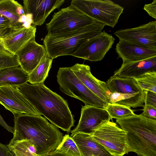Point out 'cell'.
I'll use <instances>...</instances> for the list:
<instances>
[{
	"label": "cell",
	"instance_id": "1",
	"mask_svg": "<svg viewBox=\"0 0 156 156\" xmlns=\"http://www.w3.org/2000/svg\"><path fill=\"white\" fill-rule=\"evenodd\" d=\"M19 91L43 115L58 128L68 133L75 120L67 101L50 90L44 83L17 86Z\"/></svg>",
	"mask_w": 156,
	"mask_h": 156
},
{
	"label": "cell",
	"instance_id": "2",
	"mask_svg": "<svg viewBox=\"0 0 156 156\" xmlns=\"http://www.w3.org/2000/svg\"><path fill=\"white\" fill-rule=\"evenodd\" d=\"M12 141L29 139L35 145L38 155L48 154L61 142L63 134L58 128L41 115H14Z\"/></svg>",
	"mask_w": 156,
	"mask_h": 156
},
{
	"label": "cell",
	"instance_id": "3",
	"mask_svg": "<svg viewBox=\"0 0 156 156\" xmlns=\"http://www.w3.org/2000/svg\"><path fill=\"white\" fill-rule=\"evenodd\" d=\"M126 132L128 152L139 156H156V119L135 114L116 119Z\"/></svg>",
	"mask_w": 156,
	"mask_h": 156
},
{
	"label": "cell",
	"instance_id": "4",
	"mask_svg": "<svg viewBox=\"0 0 156 156\" xmlns=\"http://www.w3.org/2000/svg\"><path fill=\"white\" fill-rule=\"evenodd\" d=\"M105 25L95 23L65 34L45 36L43 44L48 55L54 59L60 56H72L85 42L102 31Z\"/></svg>",
	"mask_w": 156,
	"mask_h": 156
},
{
	"label": "cell",
	"instance_id": "5",
	"mask_svg": "<svg viewBox=\"0 0 156 156\" xmlns=\"http://www.w3.org/2000/svg\"><path fill=\"white\" fill-rule=\"evenodd\" d=\"M57 79L61 91L80 100L85 105L105 108L108 104L90 90L74 74L70 67L59 68Z\"/></svg>",
	"mask_w": 156,
	"mask_h": 156
},
{
	"label": "cell",
	"instance_id": "6",
	"mask_svg": "<svg viewBox=\"0 0 156 156\" xmlns=\"http://www.w3.org/2000/svg\"><path fill=\"white\" fill-rule=\"evenodd\" d=\"M70 5L95 21L113 28L124 10L109 0H73Z\"/></svg>",
	"mask_w": 156,
	"mask_h": 156
},
{
	"label": "cell",
	"instance_id": "7",
	"mask_svg": "<svg viewBox=\"0 0 156 156\" xmlns=\"http://www.w3.org/2000/svg\"><path fill=\"white\" fill-rule=\"evenodd\" d=\"M96 21L70 5L55 13L46 23V27L48 34H60L78 30Z\"/></svg>",
	"mask_w": 156,
	"mask_h": 156
},
{
	"label": "cell",
	"instance_id": "8",
	"mask_svg": "<svg viewBox=\"0 0 156 156\" xmlns=\"http://www.w3.org/2000/svg\"><path fill=\"white\" fill-rule=\"evenodd\" d=\"M126 132L113 121L106 122L94 129L93 139L113 156L128 154Z\"/></svg>",
	"mask_w": 156,
	"mask_h": 156
},
{
	"label": "cell",
	"instance_id": "9",
	"mask_svg": "<svg viewBox=\"0 0 156 156\" xmlns=\"http://www.w3.org/2000/svg\"><path fill=\"white\" fill-rule=\"evenodd\" d=\"M0 104L14 115H41L33 105L18 90L17 86L0 87Z\"/></svg>",
	"mask_w": 156,
	"mask_h": 156
},
{
	"label": "cell",
	"instance_id": "10",
	"mask_svg": "<svg viewBox=\"0 0 156 156\" xmlns=\"http://www.w3.org/2000/svg\"><path fill=\"white\" fill-rule=\"evenodd\" d=\"M115 39L105 31L84 43L72 55L91 62L101 60Z\"/></svg>",
	"mask_w": 156,
	"mask_h": 156
},
{
	"label": "cell",
	"instance_id": "11",
	"mask_svg": "<svg viewBox=\"0 0 156 156\" xmlns=\"http://www.w3.org/2000/svg\"><path fill=\"white\" fill-rule=\"evenodd\" d=\"M119 40L156 50V21L137 27L118 30L114 33Z\"/></svg>",
	"mask_w": 156,
	"mask_h": 156
},
{
	"label": "cell",
	"instance_id": "12",
	"mask_svg": "<svg viewBox=\"0 0 156 156\" xmlns=\"http://www.w3.org/2000/svg\"><path fill=\"white\" fill-rule=\"evenodd\" d=\"M111 119L105 108L85 105L82 107L78 123L71 131L70 136L78 133L90 135L94 129Z\"/></svg>",
	"mask_w": 156,
	"mask_h": 156
},
{
	"label": "cell",
	"instance_id": "13",
	"mask_svg": "<svg viewBox=\"0 0 156 156\" xmlns=\"http://www.w3.org/2000/svg\"><path fill=\"white\" fill-rule=\"evenodd\" d=\"M64 0H24L23 6L25 14L31 16L33 25L41 26L50 14L58 9L65 2Z\"/></svg>",
	"mask_w": 156,
	"mask_h": 156
},
{
	"label": "cell",
	"instance_id": "14",
	"mask_svg": "<svg viewBox=\"0 0 156 156\" xmlns=\"http://www.w3.org/2000/svg\"><path fill=\"white\" fill-rule=\"evenodd\" d=\"M70 67L74 74L90 90L105 101L109 103L108 97L111 93L106 83L95 78L91 73L89 66L77 63Z\"/></svg>",
	"mask_w": 156,
	"mask_h": 156
},
{
	"label": "cell",
	"instance_id": "15",
	"mask_svg": "<svg viewBox=\"0 0 156 156\" xmlns=\"http://www.w3.org/2000/svg\"><path fill=\"white\" fill-rule=\"evenodd\" d=\"M35 37L31 39L16 55L20 66L29 74L47 54L44 45L37 43Z\"/></svg>",
	"mask_w": 156,
	"mask_h": 156
},
{
	"label": "cell",
	"instance_id": "16",
	"mask_svg": "<svg viewBox=\"0 0 156 156\" xmlns=\"http://www.w3.org/2000/svg\"><path fill=\"white\" fill-rule=\"evenodd\" d=\"M115 51L123 62L140 61L156 56V50L121 40L116 44Z\"/></svg>",
	"mask_w": 156,
	"mask_h": 156
},
{
	"label": "cell",
	"instance_id": "17",
	"mask_svg": "<svg viewBox=\"0 0 156 156\" xmlns=\"http://www.w3.org/2000/svg\"><path fill=\"white\" fill-rule=\"evenodd\" d=\"M35 26L33 25L28 28L23 27L12 30L6 36L1 39L3 46L10 53L16 55L25 44L35 36Z\"/></svg>",
	"mask_w": 156,
	"mask_h": 156
},
{
	"label": "cell",
	"instance_id": "18",
	"mask_svg": "<svg viewBox=\"0 0 156 156\" xmlns=\"http://www.w3.org/2000/svg\"><path fill=\"white\" fill-rule=\"evenodd\" d=\"M151 71H156V56L140 61L122 62L113 76L135 79Z\"/></svg>",
	"mask_w": 156,
	"mask_h": 156
},
{
	"label": "cell",
	"instance_id": "19",
	"mask_svg": "<svg viewBox=\"0 0 156 156\" xmlns=\"http://www.w3.org/2000/svg\"><path fill=\"white\" fill-rule=\"evenodd\" d=\"M71 137L76 142L81 156H113L90 134L78 133Z\"/></svg>",
	"mask_w": 156,
	"mask_h": 156
},
{
	"label": "cell",
	"instance_id": "20",
	"mask_svg": "<svg viewBox=\"0 0 156 156\" xmlns=\"http://www.w3.org/2000/svg\"><path fill=\"white\" fill-rule=\"evenodd\" d=\"M111 93L117 92L124 94H133L144 91L138 84L135 79L112 76L106 82Z\"/></svg>",
	"mask_w": 156,
	"mask_h": 156
},
{
	"label": "cell",
	"instance_id": "21",
	"mask_svg": "<svg viewBox=\"0 0 156 156\" xmlns=\"http://www.w3.org/2000/svg\"><path fill=\"white\" fill-rule=\"evenodd\" d=\"M29 82V74L20 66L9 68L0 72V86H19Z\"/></svg>",
	"mask_w": 156,
	"mask_h": 156
},
{
	"label": "cell",
	"instance_id": "22",
	"mask_svg": "<svg viewBox=\"0 0 156 156\" xmlns=\"http://www.w3.org/2000/svg\"><path fill=\"white\" fill-rule=\"evenodd\" d=\"M144 91L133 94H124L117 92L110 93L108 96L109 103L136 108L144 106Z\"/></svg>",
	"mask_w": 156,
	"mask_h": 156
},
{
	"label": "cell",
	"instance_id": "23",
	"mask_svg": "<svg viewBox=\"0 0 156 156\" xmlns=\"http://www.w3.org/2000/svg\"><path fill=\"white\" fill-rule=\"evenodd\" d=\"M53 60L47 54L42 58L35 68L29 74V82L31 84L44 83L48 76Z\"/></svg>",
	"mask_w": 156,
	"mask_h": 156
},
{
	"label": "cell",
	"instance_id": "24",
	"mask_svg": "<svg viewBox=\"0 0 156 156\" xmlns=\"http://www.w3.org/2000/svg\"><path fill=\"white\" fill-rule=\"evenodd\" d=\"M7 146L15 156H37L36 147L30 140H10Z\"/></svg>",
	"mask_w": 156,
	"mask_h": 156
},
{
	"label": "cell",
	"instance_id": "25",
	"mask_svg": "<svg viewBox=\"0 0 156 156\" xmlns=\"http://www.w3.org/2000/svg\"><path fill=\"white\" fill-rule=\"evenodd\" d=\"M20 5L13 0H0V14L10 20L12 30L23 27V24L19 22L20 17L16 13V8Z\"/></svg>",
	"mask_w": 156,
	"mask_h": 156
},
{
	"label": "cell",
	"instance_id": "26",
	"mask_svg": "<svg viewBox=\"0 0 156 156\" xmlns=\"http://www.w3.org/2000/svg\"><path fill=\"white\" fill-rule=\"evenodd\" d=\"M51 152L63 154L67 156H81L76 142L71 137L67 134L63 136L60 144Z\"/></svg>",
	"mask_w": 156,
	"mask_h": 156
},
{
	"label": "cell",
	"instance_id": "27",
	"mask_svg": "<svg viewBox=\"0 0 156 156\" xmlns=\"http://www.w3.org/2000/svg\"><path fill=\"white\" fill-rule=\"evenodd\" d=\"M105 109L111 119H116L127 117L135 115L130 108L116 104L108 103Z\"/></svg>",
	"mask_w": 156,
	"mask_h": 156
},
{
	"label": "cell",
	"instance_id": "28",
	"mask_svg": "<svg viewBox=\"0 0 156 156\" xmlns=\"http://www.w3.org/2000/svg\"><path fill=\"white\" fill-rule=\"evenodd\" d=\"M135 79L143 90L156 93V71L147 72Z\"/></svg>",
	"mask_w": 156,
	"mask_h": 156
},
{
	"label": "cell",
	"instance_id": "29",
	"mask_svg": "<svg viewBox=\"0 0 156 156\" xmlns=\"http://www.w3.org/2000/svg\"><path fill=\"white\" fill-rule=\"evenodd\" d=\"M19 66L16 55L0 56V72L7 68Z\"/></svg>",
	"mask_w": 156,
	"mask_h": 156
},
{
	"label": "cell",
	"instance_id": "30",
	"mask_svg": "<svg viewBox=\"0 0 156 156\" xmlns=\"http://www.w3.org/2000/svg\"><path fill=\"white\" fill-rule=\"evenodd\" d=\"M12 30L10 20L0 14V38H4Z\"/></svg>",
	"mask_w": 156,
	"mask_h": 156
},
{
	"label": "cell",
	"instance_id": "31",
	"mask_svg": "<svg viewBox=\"0 0 156 156\" xmlns=\"http://www.w3.org/2000/svg\"><path fill=\"white\" fill-rule=\"evenodd\" d=\"M144 91V105L151 106L156 108V93L148 90Z\"/></svg>",
	"mask_w": 156,
	"mask_h": 156
},
{
	"label": "cell",
	"instance_id": "32",
	"mask_svg": "<svg viewBox=\"0 0 156 156\" xmlns=\"http://www.w3.org/2000/svg\"><path fill=\"white\" fill-rule=\"evenodd\" d=\"M156 108L147 105H144L143 110V112L141 115L146 118L156 119Z\"/></svg>",
	"mask_w": 156,
	"mask_h": 156
},
{
	"label": "cell",
	"instance_id": "33",
	"mask_svg": "<svg viewBox=\"0 0 156 156\" xmlns=\"http://www.w3.org/2000/svg\"><path fill=\"white\" fill-rule=\"evenodd\" d=\"M144 9L150 16L156 19V0H154L151 3L145 4Z\"/></svg>",
	"mask_w": 156,
	"mask_h": 156
},
{
	"label": "cell",
	"instance_id": "34",
	"mask_svg": "<svg viewBox=\"0 0 156 156\" xmlns=\"http://www.w3.org/2000/svg\"><path fill=\"white\" fill-rule=\"evenodd\" d=\"M0 156H15L7 145L0 143Z\"/></svg>",
	"mask_w": 156,
	"mask_h": 156
},
{
	"label": "cell",
	"instance_id": "35",
	"mask_svg": "<svg viewBox=\"0 0 156 156\" xmlns=\"http://www.w3.org/2000/svg\"><path fill=\"white\" fill-rule=\"evenodd\" d=\"M0 124L9 132L12 133H14V128L9 126L4 120L0 114Z\"/></svg>",
	"mask_w": 156,
	"mask_h": 156
},
{
	"label": "cell",
	"instance_id": "36",
	"mask_svg": "<svg viewBox=\"0 0 156 156\" xmlns=\"http://www.w3.org/2000/svg\"><path fill=\"white\" fill-rule=\"evenodd\" d=\"M14 55L10 53L4 48L2 44L1 39H0V56Z\"/></svg>",
	"mask_w": 156,
	"mask_h": 156
},
{
	"label": "cell",
	"instance_id": "37",
	"mask_svg": "<svg viewBox=\"0 0 156 156\" xmlns=\"http://www.w3.org/2000/svg\"><path fill=\"white\" fill-rule=\"evenodd\" d=\"M16 13L17 15L20 17L22 15L25 14L23 6L20 4L16 8Z\"/></svg>",
	"mask_w": 156,
	"mask_h": 156
},
{
	"label": "cell",
	"instance_id": "38",
	"mask_svg": "<svg viewBox=\"0 0 156 156\" xmlns=\"http://www.w3.org/2000/svg\"><path fill=\"white\" fill-rule=\"evenodd\" d=\"M37 156H49L48 154H45V155H37Z\"/></svg>",
	"mask_w": 156,
	"mask_h": 156
},
{
	"label": "cell",
	"instance_id": "39",
	"mask_svg": "<svg viewBox=\"0 0 156 156\" xmlns=\"http://www.w3.org/2000/svg\"><path fill=\"white\" fill-rule=\"evenodd\" d=\"M0 39H1L0 38Z\"/></svg>",
	"mask_w": 156,
	"mask_h": 156
},
{
	"label": "cell",
	"instance_id": "40",
	"mask_svg": "<svg viewBox=\"0 0 156 156\" xmlns=\"http://www.w3.org/2000/svg\"></svg>",
	"mask_w": 156,
	"mask_h": 156
},
{
	"label": "cell",
	"instance_id": "41",
	"mask_svg": "<svg viewBox=\"0 0 156 156\" xmlns=\"http://www.w3.org/2000/svg\"></svg>",
	"mask_w": 156,
	"mask_h": 156
}]
</instances>
